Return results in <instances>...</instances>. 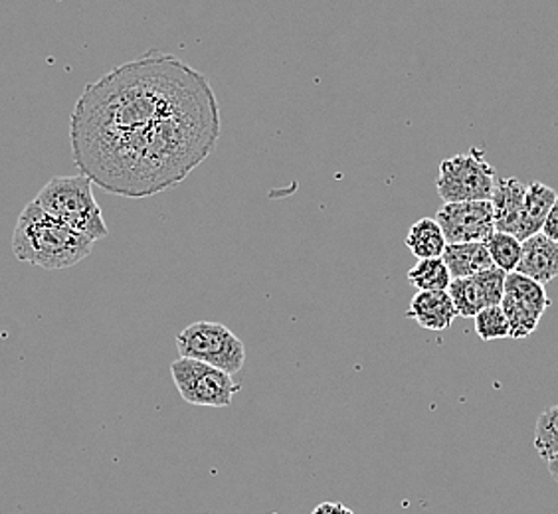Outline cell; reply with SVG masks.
I'll use <instances>...</instances> for the list:
<instances>
[{"mask_svg":"<svg viewBox=\"0 0 558 514\" xmlns=\"http://www.w3.org/2000/svg\"><path fill=\"white\" fill-rule=\"evenodd\" d=\"M497 174L485 161L482 149L453 155L441 161L436 188L444 203H473V200H492Z\"/></svg>","mask_w":558,"mask_h":514,"instance_id":"obj_5","label":"cell"},{"mask_svg":"<svg viewBox=\"0 0 558 514\" xmlns=\"http://www.w3.org/2000/svg\"><path fill=\"white\" fill-rule=\"evenodd\" d=\"M475 322V332L477 336L489 343V341H499V339H509L511 336V329H509V321L505 317V311L501 305H494V307H485L482 311L473 317Z\"/></svg>","mask_w":558,"mask_h":514,"instance_id":"obj_19","label":"cell"},{"mask_svg":"<svg viewBox=\"0 0 558 514\" xmlns=\"http://www.w3.org/2000/svg\"><path fill=\"white\" fill-rule=\"evenodd\" d=\"M271 514H278V513H271Z\"/></svg>","mask_w":558,"mask_h":514,"instance_id":"obj_23","label":"cell"},{"mask_svg":"<svg viewBox=\"0 0 558 514\" xmlns=\"http://www.w3.org/2000/svg\"><path fill=\"white\" fill-rule=\"evenodd\" d=\"M48 215L89 240L109 236L108 225L94 194V181L86 174L54 176L34 198Z\"/></svg>","mask_w":558,"mask_h":514,"instance_id":"obj_3","label":"cell"},{"mask_svg":"<svg viewBox=\"0 0 558 514\" xmlns=\"http://www.w3.org/2000/svg\"><path fill=\"white\" fill-rule=\"evenodd\" d=\"M533 445L541 460L548 461L558 455V404L547 407L538 416Z\"/></svg>","mask_w":558,"mask_h":514,"instance_id":"obj_18","label":"cell"},{"mask_svg":"<svg viewBox=\"0 0 558 514\" xmlns=\"http://www.w3.org/2000/svg\"><path fill=\"white\" fill-rule=\"evenodd\" d=\"M485 246L489 249L495 268L504 269L505 273L515 271L523 252V242L519 237L495 230L494 234L485 240Z\"/></svg>","mask_w":558,"mask_h":514,"instance_id":"obj_17","label":"cell"},{"mask_svg":"<svg viewBox=\"0 0 558 514\" xmlns=\"http://www.w3.org/2000/svg\"><path fill=\"white\" fill-rule=\"evenodd\" d=\"M444 264L450 269L451 279L470 278L480 271L494 268V259L485 242L448 244L441 254Z\"/></svg>","mask_w":558,"mask_h":514,"instance_id":"obj_13","label":"cell"},{"mask_svg":"<svg viewBox=\"0 0 558 514\" xmlns=\"http://www.w3.org/2000/svg\"><path fill=\"white\" fill-rule=\"evenodd\" d=\"M171 376L179 394L193 406H232V400L242 390L234 376L183 356L172 363Z\"/></svg>","mask_w":558,"mask_h":514,"instance_id":"obj_6","label":"cell"},{"mask_svg":"<svg viewBox=\"0 0 558 514\" xmlns=\"http://www.w3.org/2000/svg\"><path fill=\"white\" fill-rule=\"evenodd\" d=\"M541 234H545V236L550 237V240L558 242V198L555 200V204L550 206V210H548Z\"/></svg>","mask_w":558,"mask_h":514,"instance_id":"obj_20","label":"cell"},{"mask_svg":"<svg viewBox=\"0 0 558 514\" xmlns=\"http://www.w3.org/2000/svg\"><path fill=\"white\" fill-rule=\"evenodd\" d=\"M404 246L409 247L410 254L416 259H429V257H441L448 242L436 218H420L404 237Z\"/></svg>","mask_w":558,"mask_h":514,"instance_id":"obj_15","label":"cell"},{"mask_svg":"<svg viewBox=\"0 0 558 514\" xmlns=\"http://www.w3.org/2000/svg\"><path fill=\"white\" fill-rule=\"evenodd\" d=\"M504 269L489 268L470 278L451 279L450 293L458 317L473 319L485 307L501 305L505 291Z\"/></svg>","mask_w":558,"mask_h":514,"instance_id":"obj_9","label":"cell"},{"mask_svg":"<svg viewBox=\"0 0 558 514\" xmlns=\"http://www.w3.org/2000/svg\"><path fill=\"white\" fill-rule=\"evenodd\" d=\"M407 317L432 332L448 331L458 311L448 291H418L410 301Z\"/></svg>","mask_w":558,"mask_h":514,"instance_id":"obj_10","label":"cell"},{"mask_svg":"<svg viewBox=\"0 0 558 514\" xmlns=\"http://www.w3.org/2000/svg\"><path fill=\"white\" fill-rule=\"evenodd\" d=\"M526 184L515 176H497L494 194H492V208H494V222L497 232H507L517 236L521 210L525 203Z\"/></svg>","mask_w":558,"mask_h":514,"instance_id":"obj_11","label":"cell"},{"mask_svg":"<svg viewBox=\"0 0 558 514\" xmlns=\"http://www.w3.org/2000/svg\"><path fill=\"white\" fill-rule=\"evenodd\" d=\"M547 463H548V473H550V477H553V481L558 482V455H555V457H550V460H548Z\"/></svg>","mask_w":558,"mask_h":514,"instance_id":"obj_22","label":"cell"},{"mask_svg":"<svg viewBox=\"0 0 558 514\" xmlns=\"http://www.w3.org/2000/svg\"><path fill=\"white\" fill-rule=\"evenodd\" d=\"M312 514H354L349 506L343 503H322L313 509Z\"/></svg>","mask_w":558,"mask_h":514,"instance_id":"obj_21","label":"cell"},{"mask_svg":"<svg viewBox=\"0 0 558 514\" xmlns=\"http://www.w3.org/2000/svg\"><path fill=\"white\" fill-rule=\"evenodd\" d=\"M557 198V193L547 184L538 183V181L526 184L525 203H523L521 222H519V232H517V237L521 242L526 237L535 236L543 230L548 210Z\"/></svg>","mask_w":558,"mask_h":514,"instance_id":"obj_14","label":"cell"},{"mask_svg":"<svg viewBox=\"0 0 558 514\" xmlns=\"http://www.w3.org/2000/svg\"><path fill=\"white\" fill-rule=\"evenodd\" d=\"M409 281L418 291H448L451 273L441 257H429L410 269Z\"/></svg>","mask_w":558,"mask_h":514,"instance_id":"obj_16","label":"cell"},{"mask_svg":"<svg viewBox=\"0 0 558 514\" xmlns=\"http://www.w3.org/2000/svg\"><path fill=\"white\" fill-rule=\"evenodd\" d=\"M218 139L220 109L210 82L161 50L89 84L70 121L75 167L125 198L179 186Z\"/></svg>","mask_w":558,"mask_h":514,"instance_id":"obj_1","label":"cell"},{"mask_svg":"<svg viewBox=\"0 0 558 514\" xmlns=\"http://www.w3.org/2000/svg\"><path fill=\"white\" fill-rule=\"evenodd\" d=\"M94 244L48 215L36 200L24 206L12 232L14 257L48 271L74 268L89 257Z\"/></svg>","mask_w":558,"mask_h":514,"instance_id":"obj_2","label":"cell"},{"mask_svg":"<svg viewBox=\"0 0 558 514\" xmlns=\"http://www.w3.org/2000/svg\"><path fill=\"white\" fill-rule=\"evenodd\" d=\"M177 351L183 358L216 366L228 375H238L246 365V346L225 325L198 321L177 334Z\"/></svg>","mask_w":558,"mask_h":514,"instance_id":"obj_4","label":"cell"},{"mask_svg":"<svg viewBox=\"0 0 558 514\" xmlns=\"http://www.w3.org/2000/svg\"><path fill=\"white\" fill-rule=\"evenodd\" d=\"M436 220L448 244L485 242L495 232L494 208L489 200L444 203Z\"/></svg>","mask_w":558,"mask_h":514,"instance_id":"obj_8","label":"cell"},{"mask_svg":"<svg viewBox=\"0 0 558 514\" xmlns=\"http://www.w3.org/2000/svg\"><path fill=\"white\" fill-rule=\"evenodd\" d=\"M517 273L535 279L538 283L547 285L553 279L558 278V242L550 240L545 234L523 240L521 261L515 269Z\"/></svg>","mask_w":558,"mask_h":514,"instance_id":"obj_12","label":"cell"},{"mask_svg":"<svg viewBox=\"0 0 558 514\" xmlns=\"http://www.w3.org/2000/svg\"><path fill=\"white\" fill-rule=\"evenodd\" d=\"M548 307H550V299L543 283L521 276L517 271L507 273L501 309L511 329L509 339L531 336L537 331L538 322Z\"/></svg>","mask_w":558,"mask_h":514,"instance_id":"obj_7","label":"cell"}]
</instances>
